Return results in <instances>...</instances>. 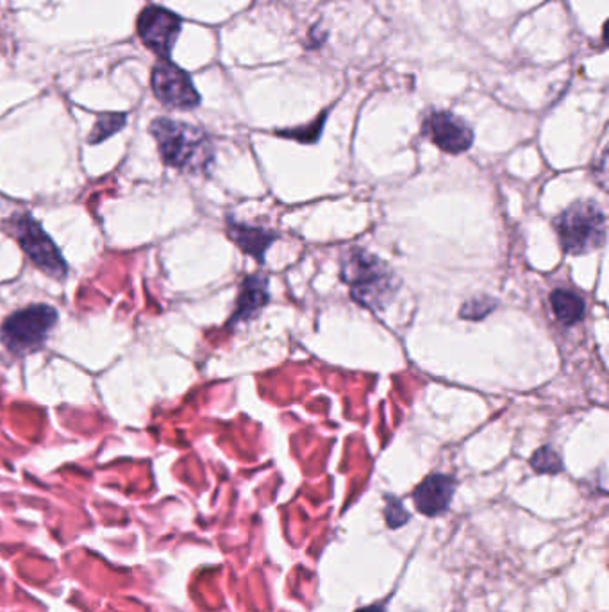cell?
<instances>
[{
	"label": "cell",
	"mask_w": 609,
	"mask_h": 612,
	"mask_svg": "<svg viewBox=\"0 0 609 612\" xmlns=\"http://www.w3.org/2000/svg\"><path fill=\"white\" fill-rule=\"evenodd\" d=\"M355 612H386L383 603H374V605H369V608L358 609Z\"/></svg>",
	"instance_id": "cell-17"
},
{
	"label": "cell",
	"mask_w": 609,
	"mask_h": 612,
	"mask_svg": "<svg viewBox=\"0 0 609 612\" xmlns=\"http://www.w3.org/2000/svg\"><path fill=\"white\" fill-rule=\"evenodd\" d=\"M227 233L236 246L247 255L255 256L256 261L261 264H264L268 247L279 238L277 233L268 232L265 227L247 226V224L235 223L231 218L227 223Z\"/></svg>",
	"instance_id": "cell-11"
},
{
	"label": "cell",
	"mask_w": 609,
	"mask_h": 612,
	"mask_svg": "<svg viewBox=\"0 0 609 612\" xmlns=\"http://www.w3.org/2000/svg\"><path fill=\"white\" fill-rule=\"evenodd\" d=\"M422 131L434 145H438L445 153L462 154L474 144V131L454 113H431L425 116Z\"/></svg>",
	"instance_id": "cell-8"
},
{
	"label": "cell",
	"mask_w": 609,
	"mask_h": 612,
	"mask_svg": "<svg viewBox=\"0 0 609 612\" xmlns=\"http://www.w3.org/2000/svg\"><path fill=\"white\" fill-rule=\"evenodd\" d=\"M342 278L351 287L352 297L360 305L381 310L398 290L395 274L363 249H352L343 262Z\"/></svg>",
	"instance_id": "cell-2"
},
{
	"label": "cell",
	"mask_w": 609,
	"mask_h": 612,
	"mask_svg": "<svg viewBox=\"0 0 609 612\" xmlns=\"http://www.w3.org/2000/svg\"><path fill=\"white\" fill-rule=\"evenodd\" d=\"M456 491V478L451 475H430L413 492V501L421 514L436 518L447 512Z\"/></svg>",
	"instance_id": "cell-9"
},
{
	"label": "cell",
	"mask_w": 609,
	"mask_h": 612,
	"mask_svg": "<svg viewBox=\"0 0 609 612\" xmlns=\"http://www.w3.org/2000/svg\"><path fill=\"white\" fill-rule=\"evenodd\" d=\"M163 162L189 174H206L215 160L211 140L199 128L172 119H156L151 124Z\"/></svg>",
	"instance_id": "cell-1"
},
{
	"label": "cell",
	"mask_w": 609,
	"mask_h": 612,
	"mask_svg": "<svg viewBox=\"0 0 609 612\" xmlns=\"http://www.w3.org/2000/svg\"><path fill=\"white\" fill-rule=\"evenodd\" d=\"M180 33V20L171 11L148 6L138 17V34L142 42L156 52L157 57L168 60L172 47Z\"/></svg>",
	"instance_id": "cell-7"
},
{
	"label": "cell",
	"mask_w": 609,
	"mask_h": 612,
	"mask_svg": "<svg viewBox=\"0 0 609 612\" xmlns=\"http://www.w3.org/2000/svg\"><path fill=\"white\" fill-rule=\"evenodd\" d=\"M153 92L157 101L174 110H194L200 104V95L188 74L168 60L154 67Z\"/></svg>",
	"instance_id": "cell-6"
},
{
	"label": "cell",
	"mask_w": 609,
	"mask_h": 612,
	"mask_svg": "<svg viewBox=\"0 0 609 612\" xmlns=\"http://www.w3.org/2000/svg\"><path fill=\"white\" fill-rule=\"evenodd\" d=\"M125 122H127L125 113H102V115H99L95 125H93L92 133H90V144H101L104 140L115 135L124 128Z\"/></svg>",
	"instance_id": "cell-13"
},
{
	"label": "cell",
	"mask_w": 609,
	"mask_h": 612,
	"mask_svg": "<svg viewBox=\"0 0 609 612\" xmlns=\"http://www.w3.org/2000/svg\"><path fill=\"white\" fill-rule=\"evenodd\" d=\"M58 323V312L49 305H33L14 312L0 328V340L13 355H28L45 346Z\"/></svg>",
	"instance_id": "cell-4"
},
{
	"label": "cell",
	"mask_w": 609,
	"mask_h": 612,
	"mask_svg": "<svg viewBox=\"0 0 609 612\" xmlns=\"http://www.w3.org/2000/svg\"><path fill=\"white\" fill-rule=\"evenodd\" d=\"M559 242L570 255H587L606 242V215L593 201H581L556 218Z\"/></svg>",
	"instance_id": "cell-3"
},
{
	"label": "cell",
	"mask_w": 609,
	"mask_h": 612,
	"mask_svg": "<svg viewBox=\"0 0 609 612\" xmlns=\"http://www.w3.org/2000/svg\"><path fill=\"white\" fill-rule=\"evenodd\" d=\"M410 512L404 509V503H402L399 498L386 497V507H384V520H386L388 527L390 529H401L404 524L410 521Z\"/></svg>",
	"instance_id": "cell-16"
},
{
	"label": "cell",
	"mask_w": 609,
	"mask_h": 612,
	"mask_svg": "<svg viewBox=\"0 0 609 612\" xmlns=\"http://www.w3.org/2000/svg\"><path fill=\"white\" fill-rule=\"evenodd\" d=\"M550 305H553L554 316L565 326H574L581 323L587 314V305L579 294L568 290V288H556L550 294Z\"/></svg>",
	"instance_id": "cell-12"
},
{
	"label": "cell",
	"mask_w": 609,
	"mask_h": 612,
	"mask_svg": "<svg viewBox=\"0 0 609 612\" xmlns=\"http://www.w3.org/2000/svg\"><path fill=\"white\" fill-rule=\"evenodd\" d=\"M495 308H497V303H495L494 299H489V297L486 296L474 297V299L463 305L460 316L466 320H481L489 316Z\"/></svg>",
	"instance_id": "cell-15"
},
{
	"label": "cell",
	"mask_w": 609,
	"mask_h": 612,
	"mask_svg": "<svg viewBox=\"0 0 609 612\" xmlns=\"http://www.w3.org/2000/svg\"><path fill=\"white\" fill-rule=\"evenodd\" d=\"M531 468L538 475H558L564 471V460L559 457L558 451L544 446L540 450L535 451L531 457Z\"/></svg>",
	"instance_id": "cell-14"
},
{
	"label": "cell",
	"mask_w": 609,
	"mask_h": 612,
	"mask_svg": "<svg viewBox=\"0 0 609 612\" xmlns=\"http://www.w3.org/2000/svg\"><path fill=\"white\" fill-rule=\"evenodd\" d=\"M268 299H270L268 278L261 274L247 276L241 284L238 299H236V310L229 319V326L252 319L264 306H267Z\"/></svg>",
	"instance_id": "cell-10"
},
{
	"label": "cell",
	"mask_w": 609,
	"mask_h": 612,
	"mask_svg": "<svg viewBox=\"0 0 609 612\" xmlns=\"http://www.w3.org/2000/svg\"><path fill=\"white\" fill-rule=\"evenodd\" d=\"M13 232L23 253L31 258L38 269H42L52 278H65L69 273L65 258L61 256L54 241L47 235L45 230L31 215H20L14 221Z\"/></svg>",
	"instance_id": "cell-5"
}]
</instances>
